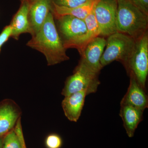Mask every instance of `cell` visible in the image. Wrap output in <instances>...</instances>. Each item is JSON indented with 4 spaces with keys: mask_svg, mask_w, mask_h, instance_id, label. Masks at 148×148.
<instances>
[{
    "mask_svg": "<svg viewBox=\"0 0 148 148\" xmlns=\"http://www.w3.org/2000/svg\"><path fill=\"white\" fill-rule=\"evenodd\" d=\"M45 145L47 148H61L63 145V140L60 135L52 133L46 138Z\"/></svg>",
    "mask_w": 148,
    "mask_h": 148,
    "instance_id": "19",
    "label": "cell"
},
{
    "mask_svg": "<svg viewBox=\"0 0 148 148\" xmlns=\"http://www.w3.org/2000/svg\"><path fill=\"white\" fill-rule=\"evenodd\" d=\"M88 95L87 91L83 90L65 96L61 105L64 114L69 121L76 122L79 119L86 97Z\"/></svg>",
    "mask_w": 148,
    "mask_h": 148,
    "instance_id": "12",
    "label": "cell"
},
{
    "mask_svg": "<svg viewBox=\"0 0 148 148\" xmlns=\"http://www.w3.org/2000/svg\"><path fill=\"white\" fill-rule=\"evenodd\" d=\"M20 7L12 18L10 24L12 33L11 37L18 40L21 34L32 32L29 20V12L32 5V0H20Z\"/></svg>",
    "mask_w": 148,
    "mask_h": 148,
    "instance_id": "10",
    "label": "cell"
},
{
    "mask_svg": "<svg viewBox=\"0 0 148 148\" xmlns=\"http://www.w3.org/2000/svg\"><path fill=\"white\" fill-rule=\"evenodd\" d=\"M14 131L16 132V135L18 136L19 140H20V143L22 146V148H27L26 147V144H25V141L23 136V131H22V126L21 125V118L19 119L18 121L16 122V125L14 128Z\"/></svg>",
    "mask_w": 148,
    "mask_h": 148,
    "instance_id": "21",
    "label": "cell"
},
{
    "mask_svg": "<svg viewBox=\"0 0 148 148\" xmlns=\"http://www.w3.org/2000/svg\"><path fill=\"white\" fill-rule=\"evenodd\" d=\"M128 74L131 73L143 89L146 90L148 73V34L135 41L132 54L124 66Z\"/></svg>",
    "mask_w": 148,
    "mask_h": 148,
    "instance_id": "5",
    "label": "cell"
},
{
    "mask_svg": "<svg viewBox=\"0 0 148 148\" xmlns=\"http://www.w3.org/2000/svg\"><path fill=\"white\" fill-rule=\"evenodd\" d=\"M129 75V86L120 104L129 105L144 112L148 106V96L146 90L140 86L132 74Z\"/></svg>",
    "mask_w": 148,
    "mask_h": 148,
    "instance_id": "11",
    "label": "cell"
},
{
    "mask_svg": "<svg viewBox=\"0 0 148 148\" xmlns=\"http://www.w3.org/2000/svg\"><path fill=\"white\" fill-rule=\"evenodd\" d=\"M99 0H91L82 5L75 8H66L58 6L51 3V11L54 17L71 15L84 20L95 8Z\"/></svg>",
    "mask_w": 148,
    "mask_h": 148,
    "instance_id": "15",
    "label": "cell"
},
{
    "mask_svg": "<svg viewBox=\"0 0 148 148\" xmlns=\"http://www.w3.org/2000/svg\"><path fill=\"white\" fill-rule=\"evenodd\" d=\"M3 138H0V148H2Z\"/></svg>",
    "mask_w": 148,
    "mask_h": 148,
    "instance_id": "23",
    "label": "cell"
},
{
    "mask_svg": "<svg viewBox=\"0 0 148 148\" xmlns=\"http://www.w3.org/2000/svg\"><path fill=\"white\" fill-rule=\"evenodd\" d=\"M21 114V109L13 100L6 99L0 102V138L14 129Z\"/></svg>",
    "mask_w": 148,
    "mask_h": 148,
    "instance_id": "9",
    "label": "cell"
},
{
    "mask_svg": "<svg viewBox=\"0 0 148 148\" xmlns=\"http://www.w3.org/2000/svg\"><path fill=\"white\" fill-rule=\"evenodd\" d=\"M12 33V30L11 27L9 25L5 27L0 34V53L3 46L8 41L9 38L11 37Z\"/></svg>",
    "mask_w": 148,
    "mask_h": 148,
    "instance_id": "20",
    "label": "cell"
},
{
    "mask_svg": "<svg viewBox=\"0 0 148 148\" xmlns=\"http://www.w3.org/2000/svg\"><path fill=\"white\" fill-rule=\"evenodd\" d=\"M37 1V0H32V3L36 1Z\"/></svg>",
    "mask_w": 148,
    "mask_h": 148,
    "instance_id": "24",
    "label": "cell"
},
{
    "mask_svg": "<svg viewBox=\"0 0 148 148\" xmlns=\"http://www.w3.org/2000/svg\"><path fill=\"white\" fill-rule=\"evenodd\" d=\"M117 0H99L94 13L100 30V36L108 37L117 32Z\"/></svg>",
    "mask_w": 148,
    "mask_h": 148,
    "instance_id": "7",
    "label": "cell"
},
{
    "mask_svg": "<svg viewBox=\"0 0 148 148\" xmlns=\"http://www.w3.org/2000/svg\"><path fill=\"white\" fill-rule=\"evenodd\" d=\"M135 6L148 15V0H128Z\"/></svg>",
    "mask_w": 148,
    "mask_h": 148,
    "instance_id": "22",
    "label": "cell"
},
{
    "mask_svg": "<svg viewBox=\"0 0 148 148\" xmlns=\"http://www.w3.org/2000/svg\"><path fill=\"white\" fill-rule=\"evenodd\" d=\"M51 3L60 7L75 8L82 5L91 0H50Z\"/></svg>",
    "mask_w": 148,
    "mask_h": 148,
    "instance_id": "18",
    "label": "cell"
},
{
    "mask_svg": "<svg viewBox=\"0 0 148 148\" xmlns=\"http://www.w3.org/2000/svg\"><path fill=\"white\" fill-rule=\"evenodd\" d=\"M107 38L106 49L100 61L102 68L115 61H120L125 66L135 47L136 40L119 32Z\"/></svg>",
    "mask_w": 148,
    "mask_h": 148,
    "instance_id": "4",
    "label": "cell"
},
{
    "mask_svg": "<svg viewBox=\"0 0 148 148\" xmlns=\"http://www.w3.org/2000/svg\"><path fill=\"white\" fill-rule=\"evenodd\" d=\"M27 45L42 53L48 66H54L70 59L66 54V49L58 34L51 11L39 31L32 36Z\"/></svg>",
    "mask_w": 148,
    "mask_h": 148,
    "instance_id": "1",
    "label": "cell"
},
{
    "mask_svg": "<svg viewBox=\"0 0 148 148\" xmlns=\"http://www.w3.org/2000/svg\"><path fill=\"white\" fill-rule=\"evenodd\" d=\"M84 20L87 28L86 41L88 44L94 38L100 36V30L95 18L94 8Z\"/></svg>",
    "mask_w": 148,
    "mask_h": 148,
    "instance_id": "16",
    "label": "cell"
},
{
    "mask_svg": "<svg viewBox=\"0 0 148 148\" xmlns=\"http://www.w3.org/2000/svg\"><path fill=\"white\" fill-rule=\"evenodd\" d=\"M148 15L128 0H117V32L136 40L148 32Z\"/></svg>",
    "mask_w": 148,
    "mask_h": 148,
    "instance_id": "2",
    "label": "cell"
},
{
    "mask_svg": "<svg viewBox=\"0 0 148 148\" xmlns=\"http://www.w3.org/2000/svg\"><path fill=\"white\" fill-rule=\"evenodd\" d=\"M51 9L50 0H37L32 3L29 12V20L32 36L38 32Z\"/></svg>",
    "mask_w": 148,
    "mask_h": 148,
    "instance_id": "13",
    "label": "cell"
},
{
    "mask_svg": "<svg viewBox=\"0 0 148 148\" xmlns=\"http://www.w3.org/2000/svg\"><path fill=\"white\" fill-rule=\"evenodd\" d=\"M100 84L98 75L77 66L73 74L66 79L61 94L65 97L83 90H86L88 94H91L97 91Z\"/></svg>",
    "mask_w": 148,
    "mask_h": 148,
    "instance_id": "6",
    "label": "cell"
},
{
    "mask_svg": "<svg viewBox=\"0 0 148 148\" xmlns=\"http://www.w3.org/2000/svg\"><path fill=\"white\" fill-rule=\"evenodd\" d=\"M106 44V40L104 37L98 36L91 40L80 54L81 58L77 66L98 76L103 69L100 61Z\"/></svg>",
    "mask_w": 148,
    "mask_h": 148,
    "instance_id": "8",
    "label": "cell"
},
{
    "mask_svg": "<svg viewBox=\"0 0 148 148\" xmlns=\"http://www.w3.org/2000/svg\"><path fill=\"white\" fill-rule=\"evenodd\" d=\"M54 18L56 19V28L65 48H74L81 54L87 45V28L84 20L71 15Z\"/></svg>",
    "mask_w": 148,
    "mask_h": 148,
    "instance_id": "3",
    "label": "cell"
},
{
    "mask_svg": "<svg viewBox=\"0 0 148 148\" xmlns=\"http://www.w3.org/2000/svg\"><path fill=\"white\" fill-rule=\"evenodd\" d=\"M120 116L129 138L134 136L138 125L143 120V111L129 105L120 104Z\"/></svg>",
    "mask_w": 148,
    "mask_h": 148,
    "instance_id": "14",
    "label": "cell"
},
{
    "mask_svg": "<svg viewBox=\"0 0 148 148\" xmlns=\"http://www.w3.org/2000/svg\"><path fill=\"white\" fill-rule=\"evenodd\" d=\"M2 148H22L19 138L14 129L3 137Z\"/></svg>",
    "mask_w": 148,
    "mask_h": 148,
    "instance_id": "17",
    "label": "cell"
}]
</instances>
